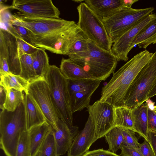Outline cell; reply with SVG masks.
<instances>
[{
    "label": "cell",
    "instance_id": "obj_42",
    "mask_svg": "<svg viewBox=\"0 0 156 156\" xmlns=\"http://www.w3.org/2000/svg\"><path fill=\"white\" fill-rule=\"evenodd\" d=\"M156 95V79L147 96V100Z\"/></svg>",
    "mask_w": 156,
    "mask_h": 156
},
{
    "label": "cell",
    "instance_id": "obj_30",
    "mask_svg": "<svg viewBox=\"0 0 156 156\" xmlns=\"http://www.w3.org/2000/svg\"><path fill=\"white\" fill-rule=\"evenodd\" d=\"M52 129L46 136L36 156H55V143Z\"/></svg>",
    "mask_w": 156,
    "mask_h": 156
},
{
    "label": "cell",
    "instance_id": "obj_29",
    "mask_svg": "<svg viewBox=\"0 0 156 156\" xmlns=\"http://www.w3.org/2000/svg\"><path fill=\"white\" fill-rule=\"evenodd\" d=\"M24 100L23 91L11 89L6 90V96L4 107L8 111H14Z\"/></svg>",
    "mask_w": 156,
    "mask_h": 156
},
{
    "label": "cell",
    "instance_id": "obj_20",
    "mask_svg": "<svg viewBox=\"0 0 156 156\" xmlns=\"http://www.w3.org/2000/svg\"><path fill=\"white\" fill-rule=\"evenodd\" d=\"M148 107V104L146 103L132 108L134 132L147 141Z\"/></svg>",
    "mask_w": 156,
    "mask_h": 156
},
{
    "label": "cell",
    "instance_id": "obj_10",
    "mask_svg": "<svg viewBox=\"0 0 156 156\" xmlns=\"http://www.w3.org/2000/svg\"><path fill=\"white\" fill-rule=\"evenodd\" d=\"M6 28L0 29V58L7 61L10 72L20 75V57L25 54L22 48L20 38ZM20 37V36H19Z\"/></svg>",
    "mask_w": 156,
    "mask_h": 156
},
{
    "label": "cell",
    "instance_id": "obj_15",
    "mask_svg": "<svg viewBox=\"0 0 156 156\" xmlns=\"http://www.w3.org/2000/svg\"><path fill=\"white\" fill-rule=\"evenodd\" d=\"M58 129H52L55 143V156H60L68 151L79 132L77 126L68 125L59 118Z\"/></svg>",
    "mask_w": 156,
    "mask_h": 156
},
{
    "label": "cell",
    "instance_id": "obj_16",
    "mask_svg": "<svg viewBox=\"0 0 156 156\" xmlns=\"http://www.w3.org/2000/svg\"><path fill=\"white\" fill-rule=\"evenodd\" d=\"M24 103L28 130L46 121L44 114L37 103L26 92L24 95Z\"/></svg>",
    "mask_w": 156,
    "mask_h": 156
},
{
    "label": "cell",
    "instance_id": "obj_19",
    "mask_svg": "<svg viewBox=\"0 0 156 156\" xmlns=\"http://www.w3.org/2000/svg\"><path fill=\"white\" fill-rule=\"evenodd\" d=\"M59 68L62 74L69 80H94L90 74L70 58H62Z\"/></svg>",
    "mask_w": 156,
    "mask_h": 156
},
{
    "label": "cell",
    "instance_id": "obj_24",
    "mask_svg": "<svg viewBox=\"0 0 156 156\" xmlns=\"http://www.w3.org/2000/svg\"><path fill=\"white\" fill-rule=\"evenodd\" d=\"M31 55L34 68L38 78H45L50 65L49 58L45 49L38 48Z\"/></svg>",
    "mask_w": 156,
    "mask_h": 156
},
{
    "label": "cell",
    "instance_id": "obj_2",
    "mask_svg": "<svg viewBox=\"0 0 156 156\" xmlns=\"http://www.w3.org/2000/svg\"><path fill=\"white\" fill-rule=\"evenodd\" d=\"M27 130L24 102L14 111H1L0 147L6 156H16L20 136Z\"/></svg>",
    "mask_w": 156,
    "mask_h": 156
},
{
    "label": "cell",
    "instance_id": "obj_7",
    "mask_svg": "<svg viewBox=\"0 0 156 156\" xmlns=\"http://www.w3.org/2000/svg\"><path fill=\"white\" fill-rule=\"evenodd\" d=\"M154 9L152 7L135 9L122 6L102 19L112 43L138 21L152 13Z\"/></svg>",
    "mask_w": 156,
    "mask_h": 156
},
{
    "label": "cell",
    "instance_id": "obj_11",
    "mask_svg": "<svg viewBox=\"0 0 156 156\" xmlns=\"http://www.w3.org/2000/svg\"><path fill=\"white\" fill-rule=\"evenodd\" d=\"M4 9L18 10L28 17L60 18L59 10L51 0H14L11 6Z\"/></svg>",
    "mask_w": 156,
    "mask_h": 156
},
{
    "label": "cell",
    "instance_id": "obj_34",
    "mask_svg": "<svg viewBox=\"0 0 156 156\" xmlns=\"http://www.w3.org/2000/svg\"><path fill=\"white\" fill-rule=\"evenodd\" d=\"M121 128L124 140V143L123 144L135 148H139L140 143L138 142L139 139L135 135V132L128 129L122 127Z\"/></svg>",
    "mask_w": 156,
    "mask_h": 156
},
{
    "label": "cell",
    "instance_id": "obj_9",
    "mask_svg": "<svg viewBox=\"0 0 156 156\" xmlns=\"http://www.w3.org/2000/svg\"><path fill=\"white\" fill-rule=\"evenodd\" d=\"M24 92L30 95L37 103L48 123L53 129L57 130L59 118L54 109L49 86L45 78L30 82Z\"/></svg>",
    "mask_w": 156,
    "mask_h": 156
},
{
    "label": "cell",
    "instance_id": "obj_8",
    "mask_svg": "<svg viewBox=\"0 0 156 156\" xmlns=\"http://www.w3.org/2000/svg\"><path fill=\"white\" fill-rule=\"evenodd\" d=\"M9 21L11 24L26 28L31 36L35 37L46 36L63 31L76 23L60 18L28 17L20 13L10 15Z\"/></svg>",
    "mask_w": 156,
    "mask_h": 156
},
{
    "label": "cell",
    "instance_id": "obj_38",
    "mask_svg": "<svg viewBox=\"0 0 156 156\" xmlns=\"http://www.w3.org/2000/svg\"><path fill=\"white\" fill-rule=\"evenodd\" d=\"M148 125L149 130L156 132V113L149 106L148 110Z\"/></svg>",
    "mask_w": 156,
    "mask_h": 156
},
{
    "label": "cell",
    "instance_id": "obj_41",
    "mask_svg": "<svg viewBox=\"0 0 156 156\" xmlns=\"http://www.w3.org/2000/svg\"><path fill=\"white\" fill-rule=\"evenodd\" d=\"M6 96V90L2 86L0 87V108L2 110L4 109V105Z\"/></svg>",
    "mask_w": 156,
    "mask_h": 156
},
{
    "label": "cell",
    "instance_id": "obj_35",
    "mask_svg": "<svg viewBox=\"0 0 156 156\" xmlns=\"http://www.w3.org/2000/svg\"><path fill=\"white\" fill-rule=\"evenodd\" d=\"M120 149L121 152L120 155L121 156H143L139 148H135L123 144L121 145Z\"/></svg>",
    "mask_w": 156,
    "mask_h": 156
},
{
    "label": "cell",
    "instance_id": "obj_4",
    "mask_svg": "<svg viewBox=\"0 0 156 156\" xmlns=\"http://www.w3.org/2000/svg\"><path fill=\"white\" fill-rule=\"evenodd\" d=\"M45 79L50 91L54 109L59 118L73 125V113L70 108L68 81L55 65H50Z\"/></svg>",
    "mask_w": 156,
    "mask_h": 156
},
{
    "label": "cell",
    "instance_id": "obj_31",
    "mask_svg": "<svg viewBox=\"0 0 156 156\" xmlns=\"http://www.w3.org/2000/svg\"><path fill=\"white\" fill-rule=\"evenodd\" d=\"M16 156H32L30 138L28 130L21 134L18 145Z\"/></svg>",
    "mask_w": 156,
    "mask_h": 156
},
{
    "label": "cell",
    "instance_id": "obj_1",
    "mask_svg": "<svg viewBox=\"0 0 156 156\" xmlns=\"http://www.w3.org/2000/svg\"><path fill=\"white\" fill-rule=\"evenodd\" d=\"M153 54L146 50L141 51L114 72L111 80L102 87L99 101L113 107L124 106L125 97L132 83Z\"/></svg>",
    "mask_w": 156,
    "mask_h": 156
},
{
    "label": "cell",
    "instance_id": "obj_46",
    "mask_svg": "<svg viewBox=\"0 0 156 156\" xmlns=\"http://www.w3.org/2000/svg\"><path fill=\"white\" fill-rule=\"evenodd\" d=\"M155 156H156V155H155Z\"/></svg>",
    "mask_w": 156,
    "mask_h": 156
},
{
    "label": "cell",
    "instance_id": "obj_44",
    "mask_svg": "<svg viewBox=\"0 0 156 156\" xmlns=\"http://www.w3.org/2000/svg\"><path fill=\"white\" fill-rule=\"evenodd\" d=\"M73 1L75 2H76L80 3H81L82 2L84 1V0H73Z\"/></svg>",
    "mask_w": 156,
    "mask_h": 156
},
{
    "label": "cell",
    "instance_id": "obj_43",
    "mask_svg": "<svg viewBox=\"0 0 156 156\" xmlns=\"http://www.w3.org/2000/svg\"><path fill=\"white\" fill-rule=\"evenodd\" d=\"M138 1V0H122V6L131 8L133 4Z\"/></svg>",
    "mask_w": 156,
    "mask_h": 156
},
{
    "label": "cell",
    "instance_id": "obj_27",
    "mask_svg": "<svg viewBox=\"0 0 156 156\" xmlns=\"http://www.w3.org/2000/svg\"><path fill=\"white\" fill-rule=\"evenodd\" d=\"M106 141L109 145L108 151L116 153L124 143L121 127L116 126L113 127L105 135Z\"/></svg>",
    "mask_w": 156,
    "mask_h": 156
},
{
    "label": "cell",
    "instance_id": "obj_39",
    "mask_svg": "<svg viewBox=\"0 0 156 156\" xmlns=\"http://www.w3.org/2000/svg\"><path fill=\"white\" fill-rule=\"evenodd\" d=\"M148 142L151 146L156 155V132L150 130H148L147 135Z\"/></svg>",
    "mask_w": 156,
    "mask_h": 156
},
{
    "label": "cell",
    "instance_id": "obj_23",
    "mask_svg": "<svg viewBox=\"0 0 156 156\" xmlns=\"http://www.w3.org/2000/svg\"><path fill=\"white\" fill-rule=\"evenodd\" d=\"M113 127L118 126L134 132L132 108L120 106H113Z\"/></svg>",
    "mask_w": 156,
    "mask_h": 156
},
{
    "label": "cell",
    "instance_id": "obj_12",
    "mask_svg": "<svg viewBox=\"0 0 156 156\" xmlns=\"http://www.w3.org/2000/svg\"><path fill=\"white\" fill-rule=\"evenodd\" d=\"M155 14L152 13L141 19L114 41L111 51L118 61H128V54L132 48V44L134 39L142 29L152 20Z\"/></svg>",
    "mask_w": 156,
    "mask_h": 156
},
{
    "label": "cell",
    "instance_id": "obj_25",
    "mask_svg": "<svg viewBox=\"0 0 156 156\" xmlns=\"http://www.w3.org/2000/svg\"><path fill=\"white\" fill-rule=\"evenodd\" d=\"M89 39L80 29L73 40L67 55L69 58L80 56L89 50Z\"/></svg>",
    "mask_w": 156,
    "mask_h": 156
},
{
    "label": "cell",
    "instance_id": "obj_14",
    "mask_svg": "<svg viewBox=\"0 0 156 156\" xmlns=\"http://www.w3.org/2000/svg\"><path fill=\"white\" fill-rule=\"evenodd\" d=\"M97 139L93 120L89 115L84 128L79 131L67 151V156H82Z\"/></svg>",
    "mask_w": 156,
    "mask_h": 156
},
{
    "label": "cell",
    "instance_id": "obj_18",
    "mask_svg": "<svg viewBox=\"0 0 156 156\" xmlns=\"http://www.w3.org/2000/svg\"><path fill=\"white\" fill-rule=\"evenodd\" d=\"M84 2L102 19L122 6V0H85Z\"/></svg>",
    "mask_w": 156,
    "mask_h": 156
},
{
    "label": "cell",
    "instance_id": "obj_21",
    "mask_svg": "<svg viewBox=\"0 0 156 156\" xmlns=\"http://www.w3.org/2000/svg\"><path fill=\"white\" fill-rule=\"evenodd\" d=\"M156 43V14L151 20L139 32L132 44V48L137 45L145 49L149 45Z\"/></svg>",
    "mask_w": 156,
    "mask_h": 156
},
{
    "label": "cell",
    "instance_id": "obj_45",
    "mask_svg": "<svg viewBox=\"0 0 156 156\" xmlns=\"http://www.w3.org/2000/svg\"><path fill=\"white\" fill-rule=\"evenodd\" d=\"M153 110L154 112L156 113V105L154 107Z\"/></svg>",
    "mask_w": 156,
    "mask_h": 156
},
{
    "label": "cell",
    "instance_id": "obj_28",
    "mask_svg": "<svg viewBox=\"0 0 156 156\" xmlns=\"http://www.w3.org/2000/svg\"><path fill=\"white\" fill-rule=\"evenodd\" d=\"M20 76L30 82L38 78L35 71L31 54H25L20 57Z\"/></svg>",
    "mask_w": 156,
    "mask_h": 156
},
{
    "label": "cell",
    "instance_id": "obj_17",
    "mask_svg": "<svg viewBox=\"0 0 156 156\" xmlns=\"http://www.w3.org/2000/svg\"><path fill=\"white\" fill-rule=\"evenodd\" d=\"M101 81L98 80L87 88L70 95V108L73 113L80 111L90 105L91 97Z\"/></svg>",
    "mask_w": 156,
    "mask_h": 156
},
{
    "label": "cell",
    "instance_id": "obj_5",
    "mask_svg": "<svg viewBox=\"0 0 156 156\" xmlns=\"http://www.w3.org/2000/svg\"><path fill=\"white\" fill-rule=\"evenodd\" d=\"M77 25L90 40L100 48L111 51L112 42L107 32L102 19L84 2L77 7Z\"/></svg>",
    "mask_w": 156,
    "mask_h": 156
},
{
    "label": "cell",
    "instance_id": "obj_6",
    "mask_svg": "<svg viewBox=\"0 0 156 156\" xmlns=\"http://www.w3.org/2000/svg\"><path fill=\"white\" fill-rule=\"evenodd\" d=\"M156 79V50L133 81L125 97L124 106L133 108L147 101Z\"/></svg>",
    "mask_w": 156,
    "mask_h": 156
},
{
    "label": "cell",
    "instance_id": "obj_33",
    "mask_svg": "<svg viewBox=\"0 0 156 156\" xmlns=\"http://www.w3.org/2000/svg\"><path fill=\"white\" fill-rule=\"evenodd\" d=\"M6 23L7 25L5 28L16 33L20 37L32 44L31 34L28 30L23 27L10 23L8 20Z\"/></svg>",
    "mask_w": 156,
    "mask_h": 156
},
{
    "label": "cell",
    "instance_id": "obj_32",
    "mask_svg": "<svg viewBox=\"0 0 156 156\" xmlns=\"http://www.w3.org/2000/svg\"><path fill=\"white\" fill-rule=\"evenodd\" d=\"M98 80L92 79L78 80H68V85L69 95L87 88L94 84Z\"/></svg>",
    "mask_w": 156,
    "mask_h": 156
},
{
    "label": "cell",
    "instance_id": "obj_36",
    "mask_svg": "<svg viewBox=\"0 0 156 156\" xmlns=\"http://www.w3.org/2000/svg\"><path fill=\"white\" fill-rule=\"evenodd\" d=\"M82 156H121L103 148L88 151Z\"/></svg>",
    "mask_w": 156,
    "mask_h": 156
},
{
    "label": "cell",
    "instance_id": "obj_40",
    "mask_svg": "<svg viewBox=\"0 0 156 156\" xmlns=\"http://www.w3.org/2000/svg\"><path fill=\"white\" fill-rule=\"evenodd\" d=\"M0 76L12 73L9 70L8 62L4 58H0Z\"/></svg>",
    "mask_w": 156,
    "mask_h": 156
},
{
    "label": "cell",
    "instance_id": "obj_3",
    "mask_svg": "<svg viewBox=\"0 0 156 156\" xmlns=\"http://www.w3.org/2000/svg\"><path fill=\"white\" fill-rule=\"evenodd\" d=\"M88 51L71 58L90 74L94 79L105 80L113 73L118 60L111 51L98 46L89 40Z\"/></svg>",
    "mask_w": 156,
    "mask_h": 156
},
{
    "label": "cell",
    "instance_id": "obj_22",
    "mask_svg": "<svg viewBox=\"0 0 156 156\" xmlns=\"http://www.w3.org/2000/svg\"><path fill=\"white\" fill-rule=\"evenodd\" d=\"M52 129L51 126L45 121L28 130L30 138L32 156H36L46 136Z\"/></svg>",
    "mask_w": 156,
    "mask_h": 156
},
{
    "label": "cell",
    "instance_id": "obj_37",
    "mask_svg": "<svg viewBox=\"0 0 156 156\" xmlns=\"http://www.w3.org/2000/svg\"><path fill=\"white\" fill-rule=\"evenodd\" d=\"M139 149L143 156H155L151 146L145 140L142 143H140Z\"/></svg>",
    "mask_w": 156,
    "mask_h": 156
},
{
    "label": "cell",
    "instance_id": "obj_26",
    "mask_svg": "<svg viewBox=\"0 0 156 156\" xmlns=\"http://www.w3.org/2000/svg\"><path fill=\"white\" fill-rule=\"evenodd\" d=\"M0 85L6 90L11 89L25 91L29 82L20 75L12 73L0 76Z\"/></svg>",
    "mask_w": 156,
    "mask_h": 156
},
{
    "label": "cell",
    "instance_id": "obj_13",
    "mask_svg": "<svg viewBox=\"0 0 156 156\" xmlns=\"http://www.w3.org/2000/svg\"><path fill=\"white\" fill-rule=\"evenodd\" d=\"M87 108L94 122L96 137L98 139L104 136L113 127V106L98 100Z\"/></svg>",
    "mask_w": 156,
    "mask_h": 156
}]
</instances>
